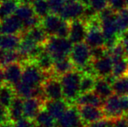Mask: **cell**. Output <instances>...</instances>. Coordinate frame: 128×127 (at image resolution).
<instances>
[{
	"mask_svg": "<svg viewBox=\"0 0 128 127\" xmlns=\"http://www.w3.org/2000/svg\"><path fill=\"white\" fill-rule=\"evenodd\" d=\"M82 76L83 74L80 71L74 70L60 77L64 99L70 105H75L78 98L80 96V82Z\"/></svg>",
	"mask_w": 128,
	"mask_h": 127,
	"instance_id": "cell-1",
	"label": "cell"
},
{
	"mask_svg": "<svg viewBox=\"0 0 128 127\" xmlns=\"http://www.w3.org/2000/svg\"><path fill=\"white\" fill-rule=\"evenodd\" d=\"M74 44L69 38H62L58 37H49L47 42L44 45V50L49 53L54 61L68 58L72 52Z\"/></svg>",
	"mask_w": 128,
	"mask_h": 127,
	"instance_id": "cell-2",
	"label": "cell"
},
{
	"mask_svg": "<svg viewBox=\"0 0 128 127\" xmlns=\"http://www.w3.org/2000/svg\"><path fill=\"white\" fill-rule=\"evenodd\" d=\"M23 64H24V71H23L22 82L32 87L42 85L48 78L53 75L52 72H42L33 62H27Z\"/></svg>",
	"mask_w": 128,
	"mask_h": 127,
	"instance_id": "cell-3",
	"label": "cell"
},
{
	"mask_svg": "<svg viewBox=\"0 0 128 127\" xmlns=\"http://www.w3.org/2000/svg\"><path fill=\"white\" fill-rule=\"evenodd\" d=\"M70 58L74 64L75 68L81 71L88 64L92 62L91 48L84 42L74 44L70 54Z\"/></svg>",
	"mask_w": 128,
	"mask_h": 127,
	"instance_id": "cell-4",
	"label": "cell"
},
{
	"mask_svg": "<svg viewBox=\"0 0 128 127\" xmlns=\"http://www.w3.org/2000/svg\"><path fill=\"white\" fill-rule=\"evenodd\" d=\"M47 100L64 99L63 87L60 78L52 75L42 84Z\"/></svg>",
	"mask_w": 128,
	"mask_h": 127,
	"instance_id": "cell-5",
	"label": "cell"
},
{
	"mask_svg": "<svg viewBox=\"0 0 128 127\" xmlns=\"http://www.w3.org/2000/svg\"><path fill=\"white\" fill-rule=\"evenodd\" d=\"M103 111L106 115V119H118L125 116V113L122 110L120 97L115 94L104 100L103 105Z\"/></svg>",
	"mask_w": 128,
	"mask_h": 127,
	"instance_id": "cell-6",
	"label": "cell"
},
{
	"mask_svg": "<svg viewBox=\"0 0 128 127\" xmlns=\"http://www.w3.org/2000/svg\"><path fill=\"white\" fill-rule=\"evenodd\" d=\"M78 109L81 120L86 126L106 119L103 108L94 106H78Z\"/></svg>",
	"mask_w": 128,
	"mask_h": 127,
	"instance_id": "cell-7",
	"label": "cell"
},
{
	"mask_svg": "<svg viewBox=\"0 0 128 127\" xmlns=\"http://www.w3.org/2000/svg\"><path fill=\"white\" fill-rule=\"evenodd\" d=\"M88 33V25L81 19L70 22V34L68 38L73 44L84 43Z\"/></svg>",
	"mask_w": 128,
	"mask_h": 127,
	"instance_id": "cell-8",
	"label": "cell"
},
{
	"mask_svg": "<svg viewBox=\"0 0 128 127\" xmlns=\"http://www.w3.org/2000/svg\"><path fill=\"white\" fill-rule=\"evenodd\" d=\"M23 32V21L17 16L12 15L0 21L1 35H21Z\"/></svg>",
	"mask_w": 128,
	"mask_h": 127,
	"instance_id": "cell-9",
	"label": "cell"
},
{
	"mask_svg": "<svg viewBox=\"0 0 128 127\" xmlns=\"http://www.w3.org/2000/svg\"><path fill=\"white\" fill-rule=\"evenodd\" d=\"M58 127H86V125L81 120L77 105H71L58 121Z\"/></svg>",
	"mask_w": 128,
	"mask_h": 127,
	"instance_id": "cell-10",
	"label": "cell"
},
{
	"mask_svg": "<svg viewBox=\"0 0 128 127\" xmlns=\"http://www.w3.org/2000/svg\"><path fill=\"white\" fill-rule=\"evenodd\" d=\"M4 69V83L15 86L22 81L23 71H24V64L20 62L10 64L6 65Z\"/></svg>",
	"mask_w": 128,
	"mask_h": 127,
	"instance_id": "cell-11",
	"label": "cell"
},
{
	"mask_svg": "<svg viewBox=\"0 0 128 127\" xmlns=\"http://www.w3.org/2000/svg\"><path fill=\"white\" fill-rule=\"evenodd\" d=\"M84 9H86V7L83 4H81L80 3H78L77 0L67 2L62 13L60 14V17L64 20L68 21V22L81 19L83 17V14H84Z\"/></svg>",
	"mask_w": 128,
	"mask_h": 127,
	"instance_id": "cell-12",
	"label": "cell"
},
{
	"mask_svg": "<svg viewBox=\"0 0 128 127\" xmlns=\"http://www.w3.org/2000/svg\"><path fill=\"white\" fill-rule=\"evenodd\" d=\"M92 63L93 69H94L97 78H107L112 76L114 61L110 55L104 57L101 59L92 61Z\"/></svg>",
	"mask_w": 128,
	"mask_h": 127,
	"instance_id": "cell-13",
	"label": "cell"
},
{
	"mask_svg": "<svg viewBox=\"0 0 128 127\" xmlns=\"http://www.w3.org/2000/svg\"><path fill=\"white\" fill-rule=\"evenodd\" d=\"M70 106L71 105L64 99L47 100L44 105V109H46L49 112L50 115L56 121H58Z\"/></svg>",
	"mask_w": 128,
	"mask_h": 127,
	"instance_id": "cell-14",
	"label": "cell"
},
{
	"mask_svg": "<svg viewBox=\"0 0 128 127\" xmlns=\"http://www.w3.org/2000/svg\"><path fill=\"white\" fill-rule=\"evenodd\" d=\"M44 102L35 98H30L24 100V118L30 120L35 119L38 114L44 109Z\"/></svg>",
	"mask_w": 128,
	"mask_h": 127,
	"instance_id": "cell-15",
	"label": "cell"
},
{
	"mask_svg": "<svg viewBox=\"0 0 128 127\" xmlns=\"http://www.w3.org/2000/svg\"><path fill=\"white\" fill-rule=\"evenodd\" d=\"M86 44L91 49L100 46H104L106 37L100 27H88V33L86 36Z\"/></svg>",
	"mask_w": 128,
	"mask_h": 127,
	"instance_id": "cell-16",
	"label": "cell"
},
{
	"mask_svg": "<svg viewBox=\"0 0 128 127\" xmlns=\"http://www.w3.org/2000/svg\"><path fill=\"white\" fill-rule=\"evenodd\" d=\"M61 22H62V18L58 15L51 13L42 19L41 26L49 37H54L57 34Z\"/></svg>",
	"mask_w": 128,
	"mask_h": 127,
	"instance_id": "cell-17",
	"label": "cell"
},
{
	"mask_svg": "<svg viewBox=\"0 0 128 127\" xmlns=\"http://www.w3.org/2000/svg\"><path fill=\"white\" fill-rule=\"evenodd\" d=\"M104 100L98 96L94 92H87V93L81 94L78 98L75 105L77 106H94L103 108Z\"/></svg>",
	"mask_w": 128,
	"mask_h": 127,
	"instance_id": "cell-18",
	"label": "cell"
},
{
	"mask_svg": "<svg viewBox=\"0 0 128 127\" xmlns=\"http://www.w3.org/2000/svg\"><path fill=\"white\" fill-rule=\"evenodd\" d=\"M24 100L22 98L16 96L12 105L8 108L9 120L16 123L24 118Z\"/></svg>",
	"mask_w": 128,
	"mask_h": 127,
	"instance_id": "cell-19",
	"label": "cell"
},
{
	"mask_svg": "<svg viewBox=\"0 0 128 127\" xmlns=\"http://www.w3.org/2000/svg\"><path fill=\"white\" fill-rule=\"evenodd\" d=\"M93 92L98 96H100L104 101L114 94L111 82L106 78H97L96 85H95V89Z\"/></svg>",
	"mask_w": 128,
	"mask_h": 127,
	"instance_id": "cell-20",
	"label": "cell"
},
{
	"mask_svg": "<svg viewBox=\"0 0 128 127\" xmlns=\"http://www.w3.org/2000/svg\"><path fill=\"white\" fill-rule=\"evenodd\" d=\"M74 70H77L75 68L74 64L72 62L70 58H66L60 60H56L54 61L53 70H52V73L54 76L56 77H60L64 76V74L72 71Z\"/></svg>",
	"mask_w": 128,
	"mask_h": 127,
	"instance_id": "cell-21",
	"label": "cell"
},
{
	"mask_svg": "<svg viewBox=\"0 0 128 127\" xmlns=\"http://www.w3.org/2000/svg\"><path fill=\"white\" fill-rule=\"evenodd\" d=\"M21 37H27L30 39H32L33 42H35L37 44L39 45H44L47 42L49 36L46 33L42 26H38V27L32 28L26 32H23L21 34Z\"/></svg>",
	"mask_w": 128,
	"mask_h": 127,
	"instance_id": "cell-22",
	"label": "cell"
},
{
	"mask_svg": "<svg viewBox=\"0 0 128 127\" xmlns=\"http://www.w3.org/2000/svg\"><path fill=\"white\" fill-rule=\"evenodd\" d=\"M21 39L20 35H0V49L4 51H17Z\"/></svg>",
	"mask_w": 128,
	"mask_h": 127,
	"instance_id": "cell-23",
	"label": "cell"
},
{
	"mask_svg": "<svg viewBox=\"0 0 128 127\" xmlns=\"http://www.w3.org/2000/svg\"><path fill=\"white\" fill-rule=\"evenodd\" d=\"M33 63L38 67V69L40 70L42 72H44V73L52 72L53 65H54V60H53V58H52L51 55H50L46 50H44V51H42V53L36 58Z\"/></svg>",
	"mask_w": 128,
	"mask_h": 127,
	"instance_id": "cell-24",
	"label": "cell"
},
{
	"mask_svg": "<svg viewBox=\"0 0 128 127\" xmlns=\"http://www.w3.org/2000/svg\"><path fill=\"white\" fill-rule=\"evenodd\" d=\"M15 97L16 93L13 86L6 83L0 85V105L8 109Z\"/></svg>",
	"mask_w": 128,
	"mask_h": 127,
	"instance_id": "cell-25",
	"label": "cell"
},
{
	"mask_svg": "<svg viewBox=\"0 0 128 127\" xmlns=\"http://www.w3.org/2000/svg\"><path fill=\"white\" fill-rule=\"evenodd\" d=\"M20 4L19 0H4L0 3V21L14 15L16 10Z\"/></svg>",
	"mask_w": 128,
	"mask_h": 127,
	"instance_id": "cell-26",
	"label": "cell"
},
{
	"mask_svg": "<svg viewBox=\"0 0 128 127\" xmlns=\"http://www.w3.org/2000/svg\"><path fill=\"white\" fill-rule=\"evenodd\" d=\"M112 86L115 95L118 97L128 96V74L115 78Z\"/></svg>",
	"mask_w": 128,
	"mask_h": 127,
	"instance_id": "cell-27",
	"label": "cell"
},
{
	"mask_svg": "<svg viewBox=\"0 0 128 127\" xmlns=\"http://www.w3.org/2000/svg\"><path fill=\"white\" fill-rule=\"evenodd\" d=\"M30 4L33 8L35 15L40 17L41 19L44 18L51 14L50 6L47 0H32Z\"/></svg>",
	"mask_w": 128,
	"mask_h": 127,
	"instance_id": "cell-28",
	"label": "cell"
},
{
	"mask_svg": "<svg viewBox=\"0 0 128 127\" xmlns=\"http://www.w3.org/2000/svg\"><path fill=\"white\" fill-rule=\"evenodd\" d=\"M34 122L40 127H56V120L46 109H42L40 111L34 119Z\"/></svg>",
	"mask_w": 128,
	"mask_h": 127,
	"instance_id": "cell-29",
	"label": "cell"
},
{
	"mask_svg": "<svg viewBox=\"0 0 128 127\" xmlns=\"http://www.w3.org/2000/svg\"><path fill=\"white\" fill-rule=\"evenodd\" d=\"M14 15L17 16L21 21H26L35 16V12L32 4L29 3H20L18 9L16 10Z\"/></svg>",
	"mask_w": 128,
	"mask_h": 127,
	"instance_id": "cell-30",
	"label": "cell"
},
{
	"mask_svg": "<svg viewBox=\"0 0 128 127\" xmlns=\"http://www.w3.org/2000/svg\"><path fill=\"white\" fill-rule=\"evenodd\" d=\"M97 78H98L95 76L83 74L80 82V95L94 91Z\"/></svg>",
	"mask_w": 128,
	"mask_h": 127,
	"instance_id": "cell-31",
	"label": "cell"
},
{
	"mask_svg": "<svg viewBox=\"0 0 128 127\" xmlns=\"http://www.w3.org/2000/svg\"><path fill=\"white\" fill-rule=\"evenodd\" d=\"M128 74V58H124L114 61L112 76L115 78Z\"/></svg>",
	"mask_w": 128,
	"mask_h": 127,
	"instance_id": "cell-32",
	"label": "cell"
},
{
	"mask_svg": "<svg viewBox=\"0 0 128 127\" xmlns=\"http://www.w3.org/2000/svg\"><path fill=\"white\" fill-rule=\"evenodd\" d=\"M13 87L14 90H15L16 96L22 98L23 99H27V98H32L34 87L30 86V85H26V83H24L22 81Z\"/></svg>",
	"mask_w": 128,
	"mask_h": 127,
	"instance_id": "cell-33",
	"label": "cell"
},
{
	"mask_svg": "<svg viewBox=\"0 0 128 127\" xmlns=\"http://www.w3.org/2000/svg\"><path fill=\"white\" fill-rule=\"evenodd\" d=\"M16 62H20V56H19L18 51H4V55L3 60H2L1 67L4 68L8 64L16 63Z\"/></svg>",
	"mask_w": 128,
	"mask_h": 127,
	"instance_id": "cell-34",
	"label": "cell"
},
{
	"mask_svg": "<svg viewBox=\"0 0 128 127\" xmlns=\"http://www.w3.org/2000/svg\"><path fill=\"white\" fill-rule=\"evenodd\" d=\"M109 55L112 57L113 61H117L118 59H122L124 58H127L126 54L125 48H124L123 44H122L121 41L118 43L111 50H109Z\"/></svg>",
	"mask_w": 128,
	"mask_h": 127,
	"instance_id": "cell-35",
	"label": "cell"
},
{
	"mask_svg": "<svg viewBox=\"0 0 128 127\" xmlns=\"http://www.w3.org/2000/svg\"><path fill=\"white\" fill-rule=\"evenodd\" d=\"M47 1L49 3L51 13L58 15L60 17V14L62 13L67 1L66 0H47Z\"/></svg>",
	"mask_w": 128,
	"mask_h": 127,
	"instance_id": "cell-36",
	"label": "cell"
},
{
	"mask_svg": "<svg viewBox=\"0 0 128 127\" xmlns=\"http://www.w3.org/2000/svg\"><path fill=\"white\" fill-rule=\"evenodd\" d=\"M109 55V51L106 46H100L91 49V57L92 61H96V60L101 59L104 57Z\"/></svg>",
	"mask_w": 128,
	"mask_h": 127,
	"instance_id": "cell-37",
	"label": "cell"
},
{
	"mask_svg": "<svg viewBox=\"0 0 128 127\" xmlns=\"http://www.w3.org/2000/svg\"><path fill=\"white\" fill-rule=\"evenodd\" d=\"M41 23H42V19L40 17H38L36 15L33 16L32 17H30V18L27 19V20L23 22V32H26L27 31H29V30L32 29V28L40 26Z\"/></svg>",
	"mask_w": 128,
	"mask_h": 127,
	"instance_id": "cell-38",
	"label": "cell"
},
{
	"mask_svg": "<svg viewBox=\"0 0 128 127\" xmlns=\"http://www.w3.org/2000/svg\"><path fill=\"white\" fill-rule=\"evenodd\" d=\"M70 34V22L62 19L60 25L58 27V30L57 31L55 37H62V38H68Z\"/></svg>",
	"mask_w": 128,
	"mask_h": 127,
	"instance_id": "cell-39",
	"label": "cell"
},
{
	"mask_svg": "<svg viewBox=\"0 0 128 127\" xmlns=\"http://www.w3.org/2000/svg\"><path fill=\"white\" fill-rule=\"evenodd\" d=\"M108 7L115 13H118L121 10L126 9V0H109Z\"/></svg>",
	"mask_w": 128,
	"mask_h": 127,
	"instance_id": "cell-40",
	"label": "cell"
},
{
	"mask_svg": "<svg viewBox=\"0 0 128 127\" xmlns=\"http://www.w3.org/2000/svg\"><path fill=\"white\" fill-rule=\"evenodd\" d=\"M109 0H90V6L98 13L108 8Z\"/></svg>",
	"mask_w": 128,
	"mask_h": 127,
	"instance_id": "cell-41",
	"label": "cell"
},
{
	"mask_svg": "<svg viewBox=\"0 0 128 127\" xmlns=\"http://www.w3.org/2000/svg\"><path fill=\"white\" fill-rule=\"evenodd\" d=\"M114 120L115 119H104L103 120L98 121V122L88 125L86 127H114Z\"/></svg>",
	"mask_w": 128,
	"mask_h": 127,
	"instance_id": "cell-42",
	"label": "cell"
},
{
	"mask_svg": "<svg viewBox=\"0 0 128 127\" xmlns=\"http://www.w3.org/2000/svg\"><path fill=\"white\" fill-rule=\"evenodd\" d=\"M35 126V122L33 120L23 118L18 122L14 123V127H34Z\"/></svg>",
	"mask_w": 128,
	"mask_h": 127,
	"instance_id": "cell-43",
	"label": "cell"
},
{
	"mask_svg": "<svg viewBox=\"0 0 128 127\" xmlns=\"http://www.w3.org/2000/svg\"><path fill=\"white\" fill-rule=\"evenodd\" d=\"M114 127H128V119L126 116H124L114 120Z\"/></svg>",
	"mask_w": 128,
	"mask_h": 127,
	"instance_id": "cell-44",
	"label": "cell"
},
{
	"mask_svg": "<svg viewBox=\"0 0 128 127\" xmlns=\"http://www.w3.org/2000/svg\"><path fill=\"white\" fill-rule=\"evenodd\" d=\"M120 41H121L122 44L125 48L126 54V57L128 58V31H125L120 35Z\"/></svg>",
	"mask_w": 128,
	"mask_h": 127,
	"instance_id": "cell-45",
	"label": "cell"
},
{
	"mask_svg": "<svg viewBox=\"0 0 128 127\" xmlns=\"http://www.w3.org/2000/svg\"><path fill=\"white\" fill-rule=\"evenodd\" d=\"M6 120H9L8 109L0 105V123L4 122Z\"/></svg>",
	"mask_w": 128,
	"mask_h": 127,
	"instance_id": "cell-46",
	"label": "cell"
},
{
	"mask_svg": "<svg viewBox=\"0 0 128 127\" xmlns=\"http://www.w3.org/2000/svg\"><path fill=\"white\" fill-rule=\"evenodd\" d=\"M121 99V106L125 115L128 113V96L126 97H120Z\"/></svg>",
	"mask_w": 128,
	"mask_h": 127,
	"instance_id": "cell-47",
	"label": "cell"
},
{
	"mask_svg": "<svg viewBox=\"0 0 128 127\" xmlns=\"http://www.w3.org/2000/svg\"><path fill=\"white\" fill-rule=\"evenodd\" d=\"M0 127H14V123L10 120H6L0 123Z\"/></svg>",
	"mask_w": 128,
	"mask_h": 127,
	"instance_id": "cell-48",
	"label": "cell"
},
{
	"mask_svg": "<svg viewBox=\"0 0 128 127\" xmlns=\"http://www.w3.org/2000/svg\"><path fill=\"white\" fill-rule=\"evenodd\" d=\"M4 83V69L0 67V85Z\"/></svg>",
	"mask_w": 128,
	"mask_h": 127,
	"instance_id": "cell-49",
	"label": "cell"
},
{
	"mask_svg": "<svg viewBox=\"0 0 128 127\" xmlns=\"http://www.w3.org/2000/svg\"><path fill=\"white\" fill-rule=\"evenodd\" d=\"M78 3H80L81 4H83L84 7L90 6V0H77Z\"/></svg>",
	"mask_w": 128,
	"mask_h": 127,
	"instance_id": "cell-50",
	"label": "cell"
},
{
	"mask_svg": "<svg viewBox=\"0 0 128 127\" xmlns=\"http://www.w3.org/2000/svg\"><path fill=\"white\" fill-rule=\"evenodd\" d=\"M19 1H20V3H30L32 0H19Z\"/></svg>",
	"mask_w": 128,
	"mask_h": 127,
	"instance_id": "cell-51",
	"label": "cell"
},
{
	"mask_svg": "<svg viewBox=\"0 0 128 127\" xmlns=\"http://www.w3.org/2000/svg\"><path fill=\"white\" fill-rule=\"evenodd\" d=\"M126 8H128V0H126Z\"/></svg>",
	"mask_w": 128,
	"mask_h": 127,
	"instance_id": "cell-52",
	"label": "cell"
},
{
	"mask_svg": "<svg viewBox=\"0 0 128 127\" xmlns=\"http://www.w3.org/2000/svg\"><path fill=\"white\" fill-rule=\"evenodd\" d=\"M126 118H127V119H128V113L126 114Z\"/></svg>",
	"mask_w": 128,
	"mask_h": 127,
	"instance_id": "cell-53",
	"label": "cell"
},
{
	"mask_svg": "<svg viewBox=\"0 0 128 127\" xmlns=\"http://www.w3.org/2000/svg\"><path fill=\"white\" fill-rule=\"evenodd\" d=\"M2 1H3V0H0V3H1V2H2Z\"/></svg>",
	"mask_w": 128,
	"mask_h": 127,
	"instance_id": "cell-54",
	"label": "cell"
},
{
	"mask_svg": "<svg viewBox=\"0 0 128 127\" xmlns=\"http://www.w3.org/2000/svg\"><path fill=\"white\" fill-rule=\"evenodd\" d=\"M56 127H58V126H56Z\"/></svg>",
	"mask_w": 128,
	"mask_h": 127,
	"instance_id": "cell-55",
	"label": "cell"
},
{
	"mask_svg": "<svg viewBox=\"0 0 128 127\" xmlns=\"http://www.w3.org/2000/svg\"><path fill=\"white\" fill-rule=\"evenodd\" d=\"M127 10H128V8H127Z\"/></svg>",
	"mask_w": 128,
	"mask_h": 127,
	"instance_id": "cell-56",
	"label": "cell"
},
{
	"mask_svg": "<svg viewBox=\"0 0 128 127\" xmlns=\"http://www.w3.org/2000/svg\"><path fill=\"white\" fill-rule=\"evenodd\" d=\"M0 35H1V34H0Z\"/></svg>",
	"mask_w": 128,
	"mask_h": 127,
	"instance_id": "cell-57",
	"label": "cell"
}]
</instances>
